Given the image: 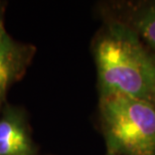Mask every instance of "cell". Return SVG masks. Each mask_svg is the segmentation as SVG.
<instances>
[{"mask_svg":"<svg viewBox=\"0 0 155 155\" xmlns=\"http://www.w3.org/2000/svg\"><path fill=\"white\" fill-rule=\"evenodd\" d=\"M99 114L107 152L155 155V106L120 93H101Z\"/></svg>","mask_w":155,"mask_h":155,"instance_id":"2","label":"cell"},{"mask_svg":"<svg viewBox=\"0 0 155 155\" xmlns=\"http://www.w3.org/2000/svg\"><path fill=\"white\" fill-rule=\"evenodd\" d=\"M101 93H120L155 106V54L132 28L108 17L93 42Z\"/></svg>","mask_w":155,"mask_h":155,"instance_id":"1","label":"cell"},{"mask_svg":"<svg viewBox=\"0 0 155 155\" xmlns=\"http://www.w3.org/2000/svg\"><path fill=\"white\" fill-rule=\"evenodd\" d=\"M105 155H116V154H112V153H108V152H107Z\"/></svg>","mask_w":155,"mask_h":155,"instance_id":"7","label":"cell"},{"mask_svg":"<svg viewBox=\"0 0 155 155\" xmlns=\"http://www.w3.org/2000/svg\"><path fill=\"white\" fill-rule=\"evenodd\" d=\"M114 6L117 8L116 15L109 18L132 28L155 54V0L122 2Z\"/></svg>","mask_w":155,"mask_h":155,"instance_id":"3","label":"cell"},{"mask_svg":"<svg viewBox=\"0 0 155 155\" xmlns=\"http://www.w3.org/2000/svg\"><path fill=\"white\" fill-rule=\"evenodd\" d=\"M32 141L24 121L14 113L0 119V155H32Z\"/></svg>","mask_w":155,"mask_h":155,"instance_id":"5","label":"cell"},{"mask_svg":"<svg viewBox=\"0 0 155 155\" xmlns=\"http://www.w3.org/2000/svg\"><path fill=\"white\" fill-rule=\"evenodd\" d=\"M8 33L6 32L5 27H4V21H3V13H2V9L0 7V41L7 35Z\"/></svg>","mask_w":155,"mask_h":155,"instance_id":"6","label":"cell"},{"mask_svg":"<svg viewBox=\"0 0 155 155\" xmlns=\"http://www.w3.org/2000/svg\"><path fill=\"white\" fill-rule=\"evenodd\" d=\"M29 52L8 35L0 41V107L9 86L21 75L28 61Z\"/></svg>","mask_w":155,"mask_h":155,"instance_id":"4","label":"cell"}]
</instances>
